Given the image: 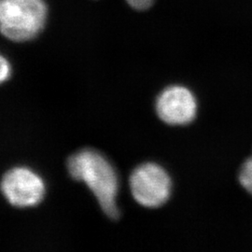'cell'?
<instances>
[{"label": "cell", "mask_w": 252, "mask_h": 252, "mask_svg": "<svg viewBox=\"0 0 252 252\" xmlns=\"http://www.w3.org/2000/svg\"><path fill=\"white\" fill-rule=\"evenodd\" d=\"M67 170L74 180L88 186L107 216L119 218L117 172L104 155L91 149L81 150L68 158Z\"/></svg>", "instance_id": "cell-1"}, {"label": "cell", "mask_w": 252, "mask_h": 252, "mask_svg": "<svg viewBox=\"0 0 252 252\" xmlns=\"http://www.w3.org/2000/svg\"><path fill=\"white\" fill-rule=\"evenodd\" d=\"M47 15L44 0H0V32L11 41L31 40L43 30Z\"/></svg>", "instance_id": "cell-2"}, {"label": "cell", "mask_w": 252, "mask_h": 252, "mask_svg": "<svg viewBox=\"0 0 252 252\" xmlns=\"http://www.w3.org/2000/svg\"><path fill=\"white\" fill-rule=\"evenodd\" d=\"M130 189L140 206L156 208L162 207L170 197L171 179L160 165L147 162L137 166L131 174Z\"/></svg>", "instance_id": "cell-3"}, {"label": "cell", "mask_w": 252, "mask_h": 252, "mask_svg": "<svg viewBox=\"0 0 252 252\" xmlns=\"http://www.w3.org/2000/svg\"><path fill=\"white\" fill-rule=\"evenodd\" d=\"M1 190L10 205L16 207H32L38 205L45 195L42 178L30 168L19 166L5 174Z\"/></svg>", "instance_id": "cell-4"}, {"label": "cell", "mask_w": 252, "mask_h": 252, "mask_svg": "<svg viewBox=\"0 0 252 252\" xmlns=\"http://www.w3.org/2000/svg\"><path fill=\"white\" fill-rule=\"evenodd\" d=\"M156 112L163 123L170 126H186L197 113L193 94L182 86H171L162 91L156 100Z\"/></svg>", "instance_id": "cell-5"}, {"label": "cell", "mask_w": 252, "mask_h": 252, "mask_svg": "<svg viewBox=\"0 0 252 252\" xmlns=\"http://www.w3.org/2000/svg\"><path fill=\"white\" fill-rule=\"evenodd\" d=\"M239 181L244 189L252 195V157L244 162L239 174Z\"/></svg>", "instance_id": "cell-6"}, {"label": "cell", "mask_w": 252, "mask_h": 252, "mask_svg": "<svg viewBox=\"0 0 252 252\" xmlns=\"http://www.w3.org/2000/svg\"><path fill=\"white\" fill-rule=\"evenodd\" d=\"M11 74V66L9 61L0 54V84L9 80Z\"/></svg>", "instance_id": "cell-7"}, {"label": "cell", "mask_w": 252, "mask_h": 252, "mask_svg": "<svg viewBox=\"0 0 252 252\" xmlns=\"http://www.w3.org/2000/svg\"><path fill=\"white\" fill-rule=\"evenodd\" d=\"M155 0H126L127 4L135 10H147L152 8Z\"/></svg>", "instance_id": "cell-8"}]
</instances>
